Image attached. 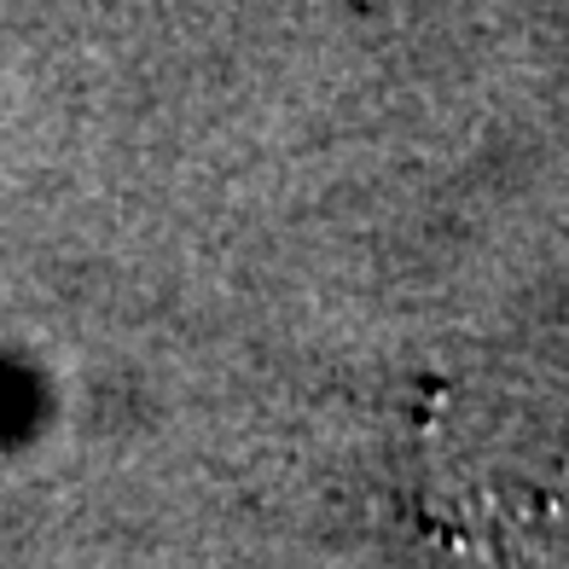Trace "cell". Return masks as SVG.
Listing matches in <instances>:
<instances>
[{
    "label": "cell",
    "mask_w": 569,
    "mask_h": 569,
    "mask_svg": "<svg viewBox=\"0 0 569 569\" xmlns=\"http://www.w3.org/2000/svg\"><path fill=\"white\" fill-rule=\"evenodd\" d=\"M547 506L552 500H540L529 482L430 471L407 517L430 552V569H540V523L552 517Z\"/></svg>",
    "instance_id": "6da1fadb"
}]
</instances>
